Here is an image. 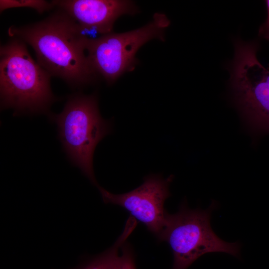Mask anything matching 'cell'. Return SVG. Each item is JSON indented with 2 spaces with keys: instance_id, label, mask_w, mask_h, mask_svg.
I'll use <instances>...</instances> for the list:
<instances>
[{
  "instance_id": "cell-1",
  "label": "cell",
  "mask_w": 269,
  "mask_h": 269,
  "mask_svg": "<svg viewBox=\"0 0 269 269\" xmlns=\"http://www.w3.org/2000/svg\"><path fill=\"white\" fill-rule=\"evenodd\" d=\"M10 38L30 45L37 62L51 76L59 78L70 87L81 88L96 81L98 76L87 56L89 39L83 28L59 9L46 18L7 30Z\"/></svg>"
},
{
  "instance_id": "cell-2",
  "label": "cell",
  "mask_w": 269,
  "mask_h": 269,
  "mask_svg": "<svg viewBox=\"0 0 269 269\" xmlns=\"http://www.w3.org/2000/svg\"><path fill=\"white\" fill-rule=\"evenodd\" d=\"M51 77L33 59L24 42L11 38L0 47L1 110L12 109L14 116L48 115L59 100L52 92Z\"/></svg>"
},
{
  "instance_id": "cell-3",
  "label": "cell",
  "mask_w": 269,
  "mask_h": 269,
  "mask_svg": "<svg viewBox=\"0 0 269 269\" xmlns=\"http://www.w3.org/2000/svg\"><path fill=\"white\" fill-rule=\"evenodd\" d=\"M57 126L58 137L71 162L98 186L93 167L95 149L112 130L111 122L101 117L96 93L68 96L63 111L48 114Z\"/></svg>"
},
{
  "instance_id": "cell-4",
  "label": "cell",
  "mask_w": 269,
  "mask_h": 269,
  "mask_svg": "<svg viewBox=\"0 0 269 269\" xmlns=\"http://www.w3.org/2000/svg\"><path fill=\"white\" fill-rule=\"evenodd\" d=\"M229 66L233 102L254 137L269 134V70L258 60L256 42H235Z\"/></svg>"
},
{
  "instance_id": "cell-5",
  "label": "cell",
  "mask_w": 269,
  "mask_h": 269,
  "mask_svg": "<svg viewBox=\"0 0 269 269\" xmlns=\"http://www.w3.org/2000/svg\"><path fill=\"white\" fill-rule=\"evenodd\" d=\"M218 206L213 200L205 210L191 209L183 202L177 213H166L164 226L157 237L166 242L172 251L171 269H187L201 256L210 253H225L240 258L241 244L224 241L211 227V214Z\"/></svg>"
},
{
  "instance_id": "cell-6",
  "label": "cell",
  "mask_w": 269,
  "mask_h": 269,
  "mask_svg": "<svg viewBox=\"0 0 269 269\" xmlns=\"http://www.w3.org/2000/svg\"><path fill=\"white\" fill-rule=\"evenodd\" d=\"M170 21L162 13L154 14L146 25L123 33L111 32L89 39L86 48L89 64L98 77L110 84L125 72L134 69L138 50L149 40H164Z\"/></svg>"
},
{
  "instance_id": "cell-7",
  "label": "cell",
  "mask_w": 269,
  "mask_h": 269,
  "mask_svg": "<svg viewBox=\"0 0 269 269\" xmlns=\"http://www.w3.org/2000/svg\"><path fill=\"white\" fill-rule=\"evenodd\" d=\"M173 179L172 175L166 179L160 175H150L138 187L121 194H115L99 185L97 187L105 203L123 207L158 237L165 223L164 203L171 195L169 187Z\"/></svg>"
},
{
  "instance_id": "cell-8",
  "label": "cell",
  "mask_w": 269,
  "mask_h": 269,
  "mask_svg": "<svg viewBox=\"0 0 269 269\" xmlns=\"http://www.w3.org/2000/svg\"><path fill=\"white\" fill-rule=\"evenodd\" d=\"M54 7L66 12L82 28L95 35L112 32L115 21L124 14H133V2L122 0H54Z\"/></svg>"
},
{
  "instance_id": "cell-9",
  "label": "cell",
  "mask_w": 269,
  "mask_h": 269,
  "mask_svg": "<svg viewBox=\"0 0 269 269\" xmlns=\"http://www.w3.org/2000/svg\"><path fill=\"white\" fill-rule=\"evenodd\" d=\"M122 245L115 243L111 248L106 269H136L134 257L130 248L125 244L119 254Z\"/></svg>"
},
{
  "instance_id": "cell-10",
  "label": "cell",
  "mask_w": 269,
  "mask_h": 269,
  "mask_svg": "<svg viewBox=\"0 0 269 269\" xmlns=\"http://www.w3.org/2000/svg\"><path fill=\"white\" fill-rule=\"evenodd\" d=\"M27 7L34 9L39 14L55 8L52 1L44 0H0V11L11 8Z\"/></svg>"
},
{
  "instance_id": "cell-11",
  "label": "cell",
  "mask_w": 269,
  "mask_h": 269,
  "mask_svg": "<svg viewBox=\"0 0 269 269\" xmlns=\"http://www.w3.org/2000/svg\"><path fill=\"white\" fill-rule=\"evenodd\" d=\"M108 258L107 250L82 269H106Z\"/></svg>"
},
{
  "instance_id": "cell-12",
  "label": "cell",
  "mask_w": 269,
  "mask_h": 269,
  "mask_svg": "<svg viewBox=\"0 0 269 269\" xmlns=\"http://www.w3.org/2000/svg\"><path fill=\"white\" fill-rule=\"evenodd\" d=\"M268 16L266 21L260 26L259 35L260 37L269 40V0L266 1Z\"/></svg>"
}]
</instances>
